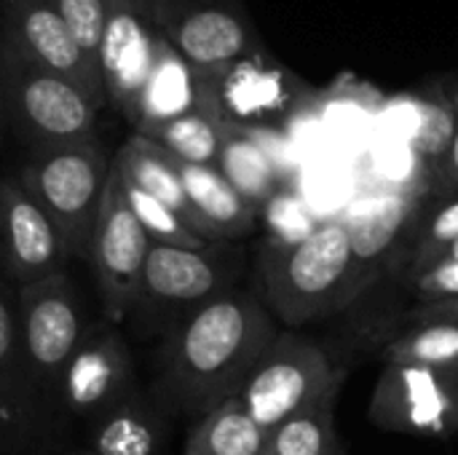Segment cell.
I'll return each mask as SVG.
<instances>
[{"instance_id": "6da1fadb", "label": "cell", "mask_w": 458, "mask_h": 455, "mask_svg": "<svg viewBox=\"0 0 458 455\" xmlns=\"http://www.w3.org/2000/svg\"><path fill=\"white\" fill-rule=\"evenodd\" d=\"M279 327L260 295L231 290L172 327L156 351L153 400L161 410L201 418L242 394Z\"/></svg>"}, {"instance_id": "7a4b0ae2", "label": "cell", "mask_w": 458, "mask_h": 455, "mask_svg": "<svg viewBox=\"0 0 458 455\" xmlns=\"http://www.w3.org/2000/svg\"><path fill=\"white\" fill-rule=\"evenodd\" d=\"M258 282L260 300L290 330L325 322L370 287L344 217L319 223L298 241L266 239L258 252Z\"/></svg>"}, {"instance_id": "3957f363", "label": "cell", "mask_w": 458, "mask_h": 455, "mask_svg": "<svg viewBox=\"0 0 458 455\" xmlns=\"http://www.w3.org/2000/svg\"><path fill=\"white\" fill-rule=\"evenodd\" d=\"M19 308V437H40L59 418L64 370L83 341L86 308L72 279L59 271L16 292Z\"/></svg>"}, {"instance_id": "277c9868", "label": "cell", "mask_w": 458, "mask_h": 455, "mask_svg": "<svg viewBox=\"0 0 458 455\" xmlns=\"http://www.w3.org/2000/svg\"><path fill=\"white\" fill-rule=\"evenodd\" d=\"M244 263L236 241H212L199 249L153 244L126 319L142 335L164 338L185 316L236 290Z\"/></svg>"}, {"instance_id": "5b68a950", "label": "cell", "mask_w": 458, "mask_h": 455, "mask_svg": "<svg viewBox=\"0 0 458 455\" xmlns=\"http://www.w3.org/2000/svg\"><path fill=\"white\" fill-rule=\"evenodd\" d=\"M110 166L113 158L94 139L35 147L16 174L62 233L70 257H89Z\"/></svg>"}, {"instance_id": "8992f818", "label": "cell", "mask_w": 458, "mask_h": 455, "mask_svg": "<svg viewBox=\"0 0 458 455\" xmlns=\"http://www.w3.org/2000/svg\"><path fill=\"white\" fill-rule=\"evenodd\" d=\"M5 126L30 150L97 139V105L67 78L0 43Z\"/></svg>"}, {"instance_id": "52a82bcc", "label": "cell", "mask_w": 458, "mask_h": 455, "mask_svg": "<svg viewBox=\"0 0 458 455\" xmlns=\"http://www.w3.org/2000/svg\"><path fill=\"white\" fill-rule=\"evenodd\" d=\"M158 35L207 83L239 59L268 51L244 0H150Z\"/></svg>"}, {"instance_id": "ba28073f", "label": "cell", "mask_w": 458, "mask_h": 455, "mask_svg": "<svg viewBox=\"0 0 458 455\" xmlns=\"http://www.w3.org/2000/svg\"><path fill=\"white\" fill-rule=\"evenodd\" d=\"M344 375L333 370L325 351L295 330H279L271 349L255 365L239 400L263 432L338 394Z\"/></svg>"}, {"instance_id": "9c48e42d", "label": "cell", "mask_w": 458, "mask_h": 455, "mask_svg": "<svg viewBox=\"0 0 458 455\" xmlns=\"http://www.w3.org/2000/svg\"><path fill=\"white\" fill-rule=\"evenodd\" d=\"M419 306L411 292L408 274L400 265L384 271L365 287L349 306L317 324L319 335L311 338L338 375H349L357 362L376 349H386L405 330H411V311Z\"/></svg>"}, {"instance_id": "30bf717a", "label": "cell", "mask_w": 458, "mask_h": 455, "mask_svg": "<svg viewBox=\"0 0 458 455\" xmlns=\"http://www.w3.org/2000/svg\"><path fill=\"white\" fill-rule=\"evenodd\" d=\"M150 247L153 241L140 225V220L134 217L121 177L110 166V177L105 185L102 206L97 215V225L86 257L91 263L94 282L110 324H118L121 319L129 316Z\"/></svg>"}, {"instance_id": "8fae6325", "label": "cell", "mask_w": 458, "mask_h": 455, "mask_svg": "<svg viewBox=\"0 0 458 455\" xmlns=\"http://www.w3.org/2000/svg\"><path fill=\"white\" fill-rule=\"evenodd\" d=\"M207 86L223 118L244 129L282 131L314 107V91L271 51L239 59Z\"/></svg>"}, {"instance_id": "7c38bea8", "label": "cell", "mask_w": 458, "mask_h": 455, "mask_svg": "<svg viewBox=\"0 0 458 455\" xmlns=\"http://www.w3.org/2000/svg\"><path fill=\"white\" fill-rule=\"evenodd\" d=\"M161 43L150 0H107L97 64L107 102L131 123L158 64Z\"/></svg>"}, {"instance_id": "4fadbf2b", "label": "cell", "mask_w": 458, "mask_h": 455, "mask_svg": "<svg viewBox=\"0 0 458 455\" xmlns=\"http://www.w3.org/2000/svg\"><path fill=\"white\" fill-rule=\"evenodd\" d=\"M140 392L134 359L113 324L89 327L78 343L59 392V418L99 421Z\"/></svg>"}, {"instance_id": "5bb4252c", "label": "cell", "mask_w": 458, "mask_h": 455, "mask_svg": "<svg viewBox=\"0 0 458 455\" xmlns=\"http://www.w3.org/2000/svg\"><path fill=\"white\" fill-rule=\"evenodd\" d=\"M0 43L72 80L97 107L107 102L99 72L75 43L54 0H0Z\"/></svg>"}, {"instance_id": "9a60e30c", "label": "cell", "mask_w": 458, "mask_h": 455, "mask_svg": "<svg viewBox=\"0 0 458 455\" xmlns=\"http://www.w3.org/2000/svg\"><path fill=\"white\" fill-rule=\"evenodd\" d=\"M454 373L456 370L384 367L370 400L373 424L397 434L454 437L458 432L451 402Z\"/></svg>"}, {"instance_id": "2e32d148", "label": "cell", "mask_w": 458, "mask_h": 455, "mask_svg": "<svg viewBox=\"0 0 458 455\" xmlns=\"http://www.w3.org/2000/svg\"><path fill=\"white\" fill-rule=\"evenodd\" d=\"M67 257L62 233L19 177H0V268L21 287L59 274Z\"/></svg>"}, {"instance_id": "e0dca14e", "label": "cell", "mask_w": 458, "mask_h": 455, "mask_svg": "<svg viewBox=\"0 0 458 455\" xmlns=\"http://www.w3.org/2000/svg\"><path fill=\"white\" fill-rule=\"evenodd\" d=\"M419 206V198L408 193H373L360 198L344 215V223L352 231L360 274L368 284L403 257Z\"/></svg>"}, {"instance_id": "ac0fdd59", "label": "cell", "mask_w": 458, "mask_h": 455, "mask_svg": "<svg viewBox=\"0 0 458 455\" xmlns=\"http://www.w3.org/2000/svg\"><path fill=\"white\" fill-rule=\"evenodd\" d=\"M113 166L121 172L123 180H129L131 185H137L140 190H145L148 196H153L156 201L169 206L201 239L212 241L207 225L201 223V217L196 215V209L185 193L174 156L169 150H164L161 145H156L153 139H148L142 134H131L115 153Z\"/></svg>"}, {"instance_id": "d6986e66", "label": "cell", "mask_w": 458, "mask_h": 455, "mask_svg": "<svg viewBox=\"0 0 458 455\" xmlns=\"http://www.w3.org/2000/svg\"><path fill=\"white\" fill-rule=\"evenodd\" d=\"M217 169L236 188V193L258 209L268 206L282 190H287V174L271 150L244 126L223 118V145Z\"/></svg>"}, {"instance_id": "ffe728a7", "label": "cell", "mask_w": 458, "mask_h": 455, "mask_svg": "<svg viewBox=\"0 0 458 455\" xmlns=\"http://www.w3.org/2000/svg\"><path fill=\"white\" fill-rule=\"evenodd\" d=\"M185 193L207 225L212 241H239L258 225V209L250 206L217 166H201L174 158Z\"/></svg>"}, {"instance_id": "44dd1931", "label": "cell", "mask_w": 458, "mask_h": 455, "mask_svg": "<svg viewBox=\"0 0 458 455\" xmlns=\"http://www.w3.org/2000/svg\"><path fill=\"white\" fill-rule=\"evenodd\" d=\"M134 134L153 139L156 145H161L180 161L217 166L220 145H223V113L209 88V99L201 107L158 121V123H148L137 129Z\"/></svg>"}, {"instance_id": "7402d4cb", "label": "cell", "mask_w": 458, "mask_h": 455, "mask_svg": "<svg viewBox=\"0 0 458 455\" xmlns=\"http://www.w3.org/2000/svg\"><path fill=\"white\" fill-rule=\"evenodd\" d=\"M164 437L161 408L142 392L94 421V455H158Z\"/></svg>"}, {"instance_id": "603a6c76", "label": "cell", "mask_w": 458, "mask_h": 455, "mask_svg": "<svg viewBox=\"0 0 458 455\" xmlns=\"http://www.w3.org/2000/svg\"><path fill=\"white\" fill-rule=\"evenodd\" d=\"M268 432H263L239 397L225 400L196 421L188 434L185 455H260Z\"/></svg>"}, {"instance_id": "cb8c5ba5", "label": "cell", "mask_w": 458, "mask_h": 455, "mask_svg": "<svg viewBox=\"0 0 458 455\" xmlns=\"http://www.w3.org/2000/svg\"><path fill=\"white\" fill-rule=\"evenodd\" d=\"M335 397H325L314 408L287 418L268 432L260 455H338L344 453L335 434Z\"/></svg>"}, {"instance_id": "d4e9b609", "label": "cell", "mask_w": 458, "mask_h": 455, "mask_svg": "<svg viewBox=\"0 0 458 455\" xmlns=\"http://www.w3.org/2000/svg\"><path fill=\"white\" fill-rule=\"evenodd\" d=\"M384 367L458 370V324H416L384 351Z\"/></svg>"}, {"instance_id": "484cf974", "label": "cell", "mask_w": 458, "mask_h": 455, "mask_svg": "<svg viewBox=\"0 0 458 455\" xmlns=\"http://www.w3.org/2000/svg\"><path fill=\"white\" fill-rule=\"evenodd\" d=\"M19 308L16 295L0 284V432L19 437Z\"/></svg>"}, {"instance_id": "4316f807", "label": "cell", "mask_w": 458, "mask_h": 455, "mask_svg": "<svg viewBox=\"0 0 458 455\" xmlns=\"http://www.w3.org/2000/svg\"><path fill=\"white\" fill-rule=\"evenodd\" d=\"M458 131L456 102L437 86L432 94L416 102V126H413V147L421 158L432 161V166L448 153Z\"/></svg>"}, {"instance_id": "83f0119b", "label": "cell", "mask_w": 458, "mask_h": 455, "mask_svg": "<svg viewBox=\"0 0 458 455\" xmlns=\"http://www.w3.org/2000/svg\"><path fill=\"white\" fill-rule=\"evenodd\" d=\"M115 169V166H113ZM118 172V169H115ZM121 177V172H118ZM126 201L134 212V217L140 220V225L145 228V233L150 236L153 244H166V247H185V249H199L207 247L212 241L201 239L193 228H188L169 206H164L161 201H156L153 196H148L145 190H140L137 185H131L129 180L121 177Z\"/></svg>"}, {"instance_id": "f1b7e54d", "label": "cell", "mask_w": 458, "mask_h": 455, "mask_svg": "<svg viewBox=\"0 0 458 455\" xmlns=\"http://www.w3.org/2000/svg\"><path fill=\"white\" fill-rule=\"evenodd\" d=\"M54 5L62 13L64 24L70 27L75 43L86 54V59L99 72L97 56H99V43H102V29H105L107 0H54Z\"/></svg>"}, {"instance_id": "f546056e", "label": "cell", "mask_w": 458, "mask_h": 455, "mask_svg": "<svg viewBox=\"0 0 458 455\" xmlns=\"http://www.w3.org/2000/svg\"><path fill=\"white\" fill-rule=\"evenodd\" d=\"M260 215H263L271 241H298L309 236L311 231H317L319 225L314 223L311 212L293 190H282L268 206L260 209Z\"/></svg>"}, {"instance_id": "4dcf8cb0", "label": "cell", "mask_w": 458, "mask_h": 455, "mask_svg": "<svg viewBox=\"0 0 458 455\" xmlns=\"http://www.w3.org/2000/svg\"><path fill=\"white\" fill-rule=\"evenodd\" d=\"M408 284H411V292L416 295L419 303L458 298V263H443V265H435V268L416 274V276L408 274Z\"/></svg>"}, {"instance_id": "1f68e13d", "label": "cell", "mask_w": 458, "mask_h": 455, "mask_svg": "<svg viewBox=\"0 0 458 455\" xmlns=\"http://www.w3.org/2000/svg\"><path fill=\"white\" fill-rule=\"evenodd\" d=\"M416 324H458V298L419 303L411 311V327Z\"/></svg>"}, {"instance_id": "d6a6232c", "label": "cell", "mask_w": 458, "mask_h": 455, "mask_svg": "<svg viewBox=\"0 0 458 455\" xmlns=\"http://www.w3.org/2000/svg\"><path fill=\"white\" fill-rule=\"evenodd\" d=\"M432 185L437 190V198L458 193V131L456 137H454V142H451V147H448V153L435 164Z\"/></svg>"}, {"instance_id": "836d02e7", "label": "cell", "mask_w": 458, "mask_h": 455, "mask_svg": "<svg viewBox=\"0 0 458 455\" xmlns=\"http://www.w3.org/2000/svg\"><path fill=\"white\" fill-rule=\"evenodd\" d=\"M443 263H458V239L454 244H448L445 249L435 252V255L419 268V274H424V271H429V268H435V265H443ZM413 276H416V274H413Z\"/></svg>"}, {"instance_id": "e575fe53", "label": "cell", "mask_w": 458, "mask_h": 455, "mask_svg": "<svg viewBox=\"0 0 458 455\" xmlns=\"http://www.w3.org/2000/svg\"><path fill=\"white\" fill-rule=\"evenodd\" d=\"M451 402H454V413H456L458 424V370L454 373V383H451Z\"/></svg>"}, {"instance_id": "d590c367", "label": "cell", "mask_w": 458, "mask_h": 455, "mask_svg": "<svg viewBox=\"0 0 458 455\" xmlns=\"http://www.w3.org/2000/svg\"><path fill=\"white\" fill-rule=\"evenodd\" d=\"M5 129V107H3V75H0V131Z\"/></svg>"}, {"instance_id": "8d00e7d4", "label": "cell", "mask_w": 458, "mask_h": 455, "mask_svg": "<svg viewBox=\"0 0 458 455\" xmlns=\"http://www.w3.org/2000/svg\"><path fill=\"white\" fill-rule=\"evenodd\" d=\"M75 455H94V453H75Z\"/></svg>"}, {"instance_id": "74e56055", "label": "cell", "mask_w": 458, "mask_h": 455, "mask_svg": "<svg viewBox=\"0 0 458 455\" xmlns=\"http://www.w3.org/2000/svg\"><path fill=\"white\" fill-rule=\"evenodd\" d=\"M338 455H344V453H338Z\"/></svg>"}, {"instance_id": "f35d334b", "label": "cell", "mask_w": 458, "mask_h": 455, "mask_svg": "<svg viewBox=\"0 0 458 455\" xmlns=\"http://www.w3.org/2000/svg\"><path fill=\"white\" fill-rule=\"evenodd\" d=\"M0 134H3V131H0Z\"/></svg>"}]
</instances>
